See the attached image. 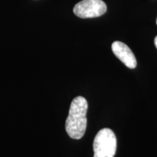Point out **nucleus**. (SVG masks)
Returning a JSON list of instances; mask_svg holds the SVG:
<instances>
[{"label":"nucleus","mask_w":157,"mask_h":157,"mask_svg":"<svg viewBox=\"0 0 157 157\" xmlns=\"http://www.w3.org/2000/svg\"><path fill=\"white\" fill-rule=\"evenodd\" d=\"M87 100L82 96L75 98L71 103L66 121V130L72 139L78 140L84 136L87 128Z\"/></svg>","instance_id":"nucleus-1"},{"label":"nucleus","mask_w":157,"mask_h":157,"mask_svg":"<svg viewBox=\"0 0 157 157\" xmlns=\"http://www.w3.org/2000/svg\"><path fill=\"white\" fill-rule=\"evenodd\" d=\"M117 137L111 129L103 128L97 133L93 141V157H114Z\"/></svg>","instance_id":"nucleus-2"},{"label":"nucleus","mask_w":157,"mask_h":157,"mask_svg":"<svg viewBox=\"0 0 157 157\" xmlns=\"http://www.w3.org/2000/svg\"><path fill=\"white\" fill-rule=\"evenodd\" d=\"M106 10V5L102 0H82L74 7V13L81 18L101 16Z\"/></svg>","instance_id":"nucleus-3"},{"label":"nucleus","mask_w":157,"mask_h":157,"mask_svg":"<svg viewBox=\"0 0 157 157\" xmlns=\"http://www.w3.org/2000/svg\"><path fill=\"white\" fill-rule=\"evenodd\" d=\"M113 54L119 58L127 67L135 68L137 66V60L135 56L130 48L124 43L116 41L111 46Z\"/></svg>","instance_id":"nucleus-4"},{"label":"nucleus","mask_w":157,"mask_h":157,"mask_svg":"<svg viewBox=\"0 0 157 157\" xmlns=\"http://www.w3.org/2000/svg\"><path fill=\"white\" fill-rule=\"evenodd\" d=\"M154 44H155V46H156V48H157V36L155 37V39H154Z\"/></svg>","instance_id":"nucleus-5"},{"label":"nucleus","mask_w":157,"mask_h":157,"mask_svg":"<svg viewBox=\"0 0 157 157\" xmlns=\"http://www.w3.org/2000/svg\"><path fill=\"white\" fill-rule=\"evenodd\" d=\"M156 24H157V18H156Z\"/></svg>","instance_id":"nucleus-6"}]
</instances>
